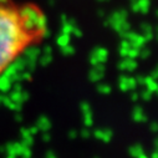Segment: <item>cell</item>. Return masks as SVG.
<instances>
[{
    "label": "cell",
    "mask_w": 158,
    "mask_h": 158,
    "mask_svg": "<svg viewBox=\"0 0 158 158\" xmlns=\"http://www.w3.org/2000/svg\"><path fill=\"white\" fill-rule=\"evenodd\" d=\"M48 15L31 2L0 0V77L48 36Z\"/></svg>",
    "instance_id": "obj_1"
}]
</instances>
